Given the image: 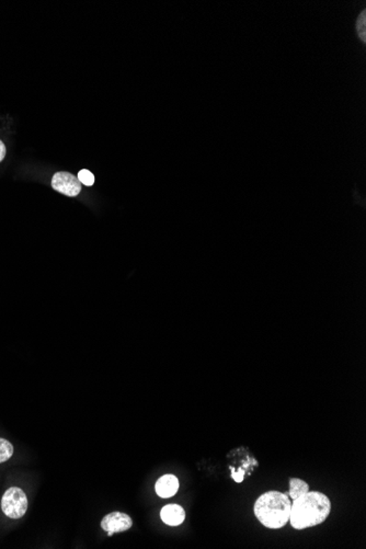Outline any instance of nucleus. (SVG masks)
Here are the masks:
<instances>
[{
	"label": "nucleus",
	"instance_id": "obj_1",
	"mask_svg": "<svg viewBox=\"0 0 366 549\" xmlns=\"http://www.w3.org/2000/svg\"><path fill=\"white\" fill-rule=\"evenodd\" d=\"M331 512V499L325 493L308 491L292 503L289 522L295 530L310 529L324 523Z\"/></svg>",
	"mask_w": 366,
	"mask_h": 549
},
{
	"label": "nucleus",
	"instance_id": "obj_2",
	"mask_svg": "<svg viewBox=\"0 0 366 549\" xmlns=\"http://www.w3.org/2000/svg\"><path fill=\"white\" fill-rule=\"evenodd\" d=\"M291 506L287 493L271 490L257 499L253 512L263 526L271 530H279L289 521Z\"/></svg>",
	"mask_w": 366,
	"mask_h": 549
},
{
	"label": "nucleus",
	"instance_id": "obj_3",
	"mask_svg": "<svg viewBox=\"0 0 366 549\" xmlns=\"http://www.w3.org/2000/svg\"><path fill=\"white\" fill-rule=\"evenodd\" d=\"M3 514L13 520H18L26 514L28 498L24 490L18 487L9 488L1 499Z\"/></svg>",
	"mask_w": 366,
	"mask_h": 549
},
{
	"label": "nucleus",
	"instance_id": "obj_4",
	"mask_svg": "<svg viewBox=\"0 0 366 549\" xmlns=\"http://www.w3.org/2000/svg\"><path fill=\"white\" fill-rule=\"evenodd\" d=\"M52 186L55 191L72 198L77 196L81 192V183L77 177L65 171H60L53 175Z\"/></svg>",
	"mask_w": 366,
	"mask_h": 549
},
{
	"label": "nucleus",
	"instance_id": "obj_5",
	"mask_svg": "<svg viewBox=\"0 0 366 549\" xmlns=\"http://www.w3.org/2000/svg\"><path fill=\"white\" fill-rule=\"evenodd\" d=\"M132 525H133V520L131 516L118 511L104 516L101 521V527L104 531L108 532L109 536H112L114 533L129 531Z\"/></svg>",
	"mask_w": 366,
	"mask_h": 549
},
{
	"label": "nucleus",
	"instance_id": "obj_6",
	"mask_svg": "<svg viewBox=\"0 0 366 549\" xmlns=\"http://www.w3.org/2000/svg\"><path fill=\"white\" fill-rule=\"evenodd\" d=\"M160 518L169 526H178L186 520V511L179 504H167L160 511Z\"/></svg>",
	"mask_w": 366,
	"mask_h": 549
},
{
	"label": "nucleus",
	"instance_id": "obj_7",
	"mask_svg": "<svg viewBox=\"0 0 366 549\" xmlns=\"http://www.w3.org/2000/svg\"><path fill=\"white\" fill-rule=\"evenodd\" d=\"M156 493L160 498H171L178 493L179 480L175 475H165L160 477L155 486Z\"/></svg>",
	"mask_w": 366,
	"mask_h": 549
},
{
	"label": "nucleus",
	"instance_id": "obj_8",
	"mask_svg": "<svg viewBox=\"0 0 366 549\" xmlns=\"http://www.w3.org/2000/svg\"><path fill=\"white\" fill-rule=\"evenodd\" d=\"M308 491H310V485L304 480L299 479V478H291L289 479V491L287 495H289V497L293 500H295L297 498L302 497L303 495L308 493Z\"/></svg>",
	"mask_w": 366,
	"mask_h": 549
},
{
	"label": "nucleus",
	"instance_id": "obj_9",
	"mask_svg": "<svg viewBox=\"0 0 366 549\" xmlns=\"http://www.w3.org/2000/svg\"><path fill=\"white\" fill-rule=\"evenodd\" d=\"M13 455V446L5 438H0V464L11 459Z\"/></svg>",
	"mask_w": 366,
	"mask_h": 549
},
{
	"label": "nucleus",
	"instance_id": "obj_10",
	"mask_svg": "<svg viewBox=\"0 0 366 549\" xmlns=\"http://www.w3.org/2000/svg\"><path fill=\"white\" fill-rule=\"evenodd\" d=\"M356 32H358V36H360V39H361L362 41L365 42L366 40L365 9H363V10H362V13H360L358 19H356Z\"/></svg>",
	"mask_w": 366,
	"mask_h": 549
},
{
	"label": "nucleus",
	"instance_id": "obj_11",
	"mask_svg": "<svg viewBox=\"0 0 366 549\" xmlns=\"http://www.w3.org/2000/svg\"><path fill=\"white\" fill-rule=\"evenodd\" d=\"M77 178L80 183H83L87 186H93V183H95V175L90 171L87 170V169L80 170Z\"/></svg>",
	"mask_w": 366,
	"mask_h": 549
},
{
	"label": "nucleus",
	"instance_id": "obj_12",
	"mask_svg": "<svg viewBox=\"0 0 366 549\" xmlns=\"http://www.w3.org/2000/svg\"><path fill=\"white\" fill-rule=\"evenodd\" d=\"M6 152H7V150H6L5 144H3L1 141H0V163H1V161L3 160V158L6 157Z\"/></svg>",
	"mask_w": 366,
	"mask_h": 549
}]
</instances>
